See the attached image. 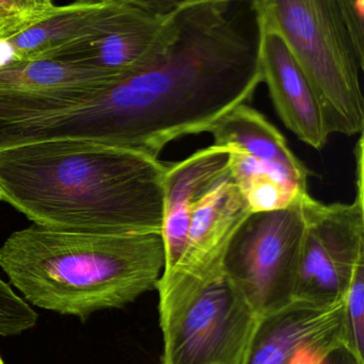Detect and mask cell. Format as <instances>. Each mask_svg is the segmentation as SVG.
Wrapping results in <instances>:
<instances>
[{"instance_id":"13","label":"cell","mask_w":364,"mask_h":364,"mask_svg":"<svg viewBox=\"0 0 364 364\" xmlns=\"http://www.w3.org/2000/svg\"><path fill=\"white\" fill-rule=\"evenodd\" d=\"M209 132L213 136V145L237 149L263 164L284 168L308 183L309 171L291 151L284 134L247 104L227 113Z\"/></svg>"},{"instance_id":"18","label":"cell","mask_w":364,"mask_h":364,"mask_svg":"<svg viewBox=\"0 0 364 364\" xmlns=\"http://www.w3.org/2000/svg\"><path fill=\"white\" fill-rule=\"evenodd\" d=\"M14 297L8 282L0 277V337L4 336L12 322Z\"/></svg>"},{"instance_id":"3","label":"cell","mask_w":364,"mask_h":364,"mask_svg":"<svg viewBox=\"0 0 364 364\" xmlns=\"http://www.w3.org/2000/svg\"><path fill=\"white\" fill-rule=\"evenodd\" d=\"M263 33L286 45L331 134H363V0H254Z\"/></svg>"},{"instance_id":"17","label":"cell","mask_w":364,"mask_h":364,"mask_svg":"<svg viewBox=\"0 0 364 364\" xmlns=\"http://www.w3.org/2000/svg\"><path fill=\"white\" fill-rule=\"evenodd\" d=\"M345 346L364 363V258L357 263L344 297Z\"/></svg>"},{"instance_id":"8","label":"cell","mask_w":364,"mask_h":364,"mask_svg":"<svg viewBox=\"0 0 364 364\" xmlns=\"http://www.w3.org/2000/svg\"><path fill=\"white\" fill-rule=\"evenodd\" d=\"M165 8L169 6L132 1L70 2L58 6L48 18L0 41V68L13 62L57 59L142 13Z\"/></svg>"},{"instance_id":"5","label":"cell","mask_w":364,"mask_h":364,"mask_svg":"<svg viewBox=\"0 0 364 364\" xmlns=\"http://www.w3.org/2000/svg\"><path fill=\"white\" fill-rule=\"evenodd\" d=\"M303 197L284 209L250 213L224 257V276L261 318L293 301L305 232Z\"/></svg>"},{"instance_id":"1","label":"cell","mask_w":364,"mask_h":364,"mask_svg":"<svg viewBox=\"0 0 364 364\" xmlns=\"http://www.w3.org/2000/svg\"><path fill=\"white\" fill-rule=\"evenodd\" d=\"M168 164L124 147L47 139L0 147V201L56 230L162 232Z\"/></svg>"},{"instance_id":"6","label":"cell","mask_w":364,"mask_h":364,"mask_svg":"<svg viewBox=\"0 0 364 364\" xmlns=\"http://www.w3.org/2000/svg\"><path fill=\"white\" fill-rule=\"evenodd\" d=\"M363 192L350 203L301 199L305 232L293 301L329 305L343 301L364 258Z\"/></svg>"},{"instance_id":"20","label":"cell","mask_w":364,"mask_h":364,"mask_svg":"<svg viewBox=\"0 0 364 364\" xmlns=\"http://www.w3.org/2000/svg\"><path fill=\"white\" fill-rule=\"evenodd\" d=\"M108 1H132L141 4H152L160 6H171L181 0H71V2H80V4H100Z\"/></svg>"},{"instance_id":"21","label":"cell","mask_w":364,"mask_h":364,"mask_svg":"<svg viewBox=\"0 0 364 364\" xmlns=\"http://www.w3.org/2000/svg\"><path fill=\"white\" fill-rule=\"evenodd\" d=\"M0 364H4V359L1 358V356H0Z\"/></svg>"},{"instance_id":"14","label":"cell","mask_w":364,"mask_h":364,"mask_svg":"<svg viewBox=\"0 0 364 364\" xmlns=\"http://www.w3.org/2000/svg\"><path fill=\"white\" fill-rule=\"evenodd\" d=\"M126 75L60 60L13 62L0 68V94L34 95L68 87L107 85Z\"/></svg>"},{"instance_id":"4","label":"cell","mask_w":364,"mask_h":364,"mask_svg":"<svg viewBox=\"0 0 364 364\" xmlns=\"http://www.w3.org/2000/svg\"><path fill=\"white\" fill-rule=\"evenodd\" d=\"M160 364H247L261 316L226 276L160 277Z\"/></svg>"},{"instance_id":"19","label":"cell","mask_w":364,"mask_h":364,"mask_svg":"<svg viewBox=\"0 0 364 364\" xmlns=\"http://www.w3.org/2000/svg\"><path fill=\"white\" fill-rule=\"evenodd\" d=\"M322 364H364L348 350V346H341L336 348L325 359Z\"/></svg>"},{"instance_id":"2","label":"cell","mask_w":364,"mask_h":364,"mask_svg":"<svg viewBox=\"0 0 364 364\" xmlns=\"http://www.w3.org/2000/svg\"><path fill=\"white\" fill-rule=\"evenodd\" d=\"M166 263L162 232L56 230L32 225L0 246V269L30 305L85 323L155 290Z\"/></svg>"},{"instance_id":"9","label":"cell","mask_w":364,"mask_h":364,"mask_svg":"<svg viewBox=\"0 0 364 364\" xmlns=\"http://www.w3.org/2000/svg\"><path fill=\"white\" fill-rule=\"evenodd\" d=\"M251 213L230 175L218 182L194 207L179 260L164 277L209 282L222 277L229 245Z\"/></svg>"},{"instance_id":"10","label":"cell","mask_w":364,"mask_h":364,"mask_svg":"<svg viewBox=\"0 0 364 364\" xmlns=\"http://www.w3.org/2000/svg\"><path fill=\"white\" fill-rule=\"evenodd\" d=\"M182 0L169 8L142 13L106 36L55 60L128 75L151 63L172 40Z\"/></svg>"},{"instance_id":"11","label":"cell","mask_w":364,"mask_h":364,"mask_svg":"<svg viewBox=\"0 0 364 364\" xmlns=\"http://www.w3.org/2000/svg\"><path fill=\"white\" fill-rule=\"evenodd\" d=\"M262 81L281 121L301 142L324 149L331 128L320 102L294 58L275 34L263 33Z\"/></svg>"},{"instance_id":"15","label":"cell","mask_w":364,"mask_h":364,"mask_svg":"<svg viewBox=\"0 0 364 364\" xmlns=\"http://www.w3.org/2000/svg\"><path fill=\"white\" fill-rule=\"evenodd\" d=\"M230 149L229 175L251 213L284 209L308 193V183L284 168Z\"/></svg>"},{"instance_id":"7","label":"cell","mask_w":364,"mask_h":364,"mask_svg":"<svg viewBox=\"0 0 364 364\" xmlns=\"http://www.w3.org/2000/svg\"><path fill=\"white\" fill-rule=\"evenodd\" d=\"M341 346L344 299L329 305L294 301L261 318L247 364H322Z\"/></svg>"},{"instance_id":"12","label":"cell","mask_w":364,"mask_h":364,"mask_svg":"<svg viewBox=\"0 0 364 364\" xmlns=\"http://www.w3.org/2000/svg\"><path fill=\"white\" fill-rule=\"evenodd\" d=\"M229 162L230 149L212 145L183 161L168 164L162 200L164 272L172 269L179 260L194 207L218 182L228 176Z\"/></svg>"},{"instance_id":"16","label":"cell","mask_w":364,"mask_h":364,"mask_svg":"<svg viewBox=\"0 0 364 364\" xmlns=\"http://www.w3.org/2000/svg\"><path fill=\"white\" fill-rule=\"evenodd\" d=\"M57 8L55 0H0V41L38 25Z\"/></svg>"}]
</instances>
